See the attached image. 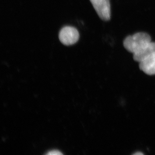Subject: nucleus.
Here are the masks:
<instances>
[{"label": "nucleus", "instance_id": "obj_1", "mask_svg": "<svg viewBox=\"0 0 155 155\" xmlns=\"http://www.w3.org/2000/svg\"><path fill=\"white\" fill-rule=\"evenodd\" d=\"M150 42L151 38L148 34L139 32L127 37L123 42V45L127 51L134 54Z\"/></svg>", "mask_w": 155, "mask_h": 155}, {"label": "nucleus", "instance_id": "obj_2", "mask_svg": "<svg viewBox=\"0 0 155 155\" xmlns=\"http://www.w3.org/2000/svg\"><path fill=\"white\" fill-rule=\"evenodd\" d=\"M59 38L63 45H71L75 44L78 41L79 38V32L75 27L66 26L60 31Z\"/></svg>", "mask_w": 155, "mask_h": 155}, {"label": "nucleus", "instance_id": "obj_3", "mask_svg": "<svg viewBox=\"0 0 155 155\" xmlns=\"http://www.w3.org/2000/svg\"><path fill=\"white\" fill-rule=\"evenodd\" d=\"M92 5L102 20L108 21L110 19V0H90Z\"/></svg>", "mask_w": 155, "mask_h": 155}, {"label": "nucleus", "instance_id": "obj_4", "mask_svg": "<svg viewBox=\"0 0 155 155\" xmlns=\"http://www.w3.org/2000/svg\"><path fill=\"white\" fill-rule=\"evenodd\" d=\"M155 52V43L150 42L133 54L134 61L140 63Z\"/></svg>", "mask_w": 155, "mask_h": 155}, {"label": "nucleus", "instance_id": "obj_5", "mask_svg": "<svg viewBox=\"0 0 155 155\" xmlns=\"http://www.w3.org/2000/svg\"><path fill=\"white\" fill-rule=\"evenodd\" d=\"M139 67L147 75H155V52L140 62Z\"/></svg>", "mask_w": 155, "mask_h": 155}, {"label": "nucleus", "instance_id": "obj_6", "mask_svg": "<svg viewBox=\"0 0 155 155\" xmlns=\"http://www.w3.org/2000/svg\"><path fill=\"white\" fill-rule=\"evenodd\" d=\"M48 154L49 155H60L62 154L60 152L57 150H53L51 151L49 153H48Z\"/></svg>", "mask_w": 155, "mask_h": 155}, {"label": "nucleus", "instance_id": "obj_7", "mask_svg": "<svg viewBox=\"0 0 155 155\" xmlns=\"http://www.w3.org/2000/svg\"><path fill=\"white\" fill-rule=\"evenodd\" d=\"M143 154L142 153L140 152H139V153H135L134 154V155H143Z\"/></svg>", "mask_w": 155, "mask_h": 155}]
</instances>
